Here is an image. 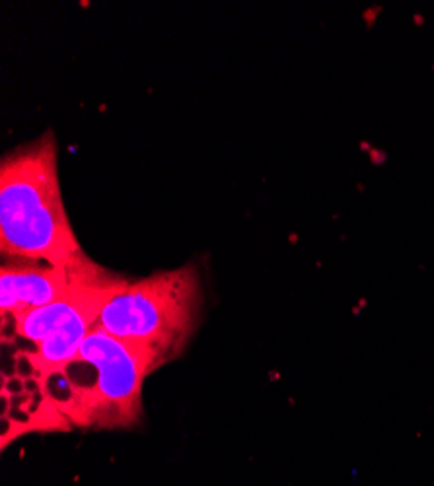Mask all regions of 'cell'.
Segmentation results:
<instances>
[{
  "instance_id": "4",
  "label": "cell",
  "mask_w": 434,
  "mask_h": 486,
  "mask_svg": "<svg viewBox=\"0 0 434 486\" xmlns=\"http://www.w3.org/2000/svg\"><path fill=\"white\" fill-rule=\"evenodd\" d=\"M121 278L106 270L68 296L12 317V335L34 348L28 352V364L37 376L56 372L76 358L82 342L98 325L108 294Z\"/></svg>"
},
{
  "instance_id": "3",
  "label": "cell",
  "mask_w": 434,
  "mask_h": 486,
  "mask_svg": "<svg viewBox=\"0 0 434 486\" xmlns=\"http://www.w3.org/2000/svg\"><path fill=\"white\" fill-rule=\"evenodd\" d=\"M200 309V280L195 267L121 278L108 294L98 325L119 341L152 356L156 366L174 360L193 335Z\"/></svg>"
},
{
  "instance_id": "2",
  "label": "cell",
  "mask_w": 434,
  "mask_h": 486,
  "mask_svg": "<svg viewBox=\"0 0 434 486\" xmlns=\"http://www.w3.org/2000/svg\"><path fill=\"white\" fill-rule=\"evenodd\" d=\"M158 370L144 350L94 327L72 362L39 376L53 413L76 426H130L140 416L144 379Z\"/></svg>"
},
{
  "instance_id": "1",
  "label": "cell",
  "mask_w": 434,
  "mask_h": 486,
  "mask_svg": "<svg viewBox=\"0 0 434 486\" xmlns=\"http://www.w3.org/2000/svg\"><path fill=\"white\" fill-rule=\"evenodd\" d=\"M0 251L43 265H68L84 255L62 202L53 132L10 150L0 162Z\"/></svg>"
},
{
  "instance_id": "5",
  "label": "cell",
  "mask_w": 434,
  "mask_h": 486,
  "mask_svg": "<svg viewBox=\"0 0 434 486\" xmlns=\"http://www.w3.org/2000/svg\"><path fill=\"white\" fill-rule=\"evenodd\" d=\"M108 269L96 265L84 253L68 265H43L14 261L0 272L2 317H14L28 309L56 302Z\"/></svg>"
}]
</instances>
